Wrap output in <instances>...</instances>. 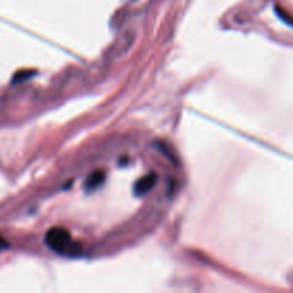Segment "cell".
Here are the masks:
<instances>
[{
  "mask_svg": "<svg viewBox=\"0 0 293 293\" xmlns=\"http://www.w3.org/2000/svg\"><path fill=\"white\" fill-rule=\"evenodd\" d=\"M104 178H106V173H104V171H95L93 173H90L85 183L86 190L97 189V188H99V186H100V185L104 182Z\"/></svg>",
  "mask_w": 293,
  "mask_h": 293,
  "instance_id": "3",
  "label": "cell"
},
{
  "mask_svg": "<svg viewBox=\"0 0 293 293\" xmlns=\"http://www.w3.org/2000/svg\"><path fill=\"white\" fill-rule=\"evenodd\" d=\"M46 245L57 253H67L72 249V237L63 227H52L46 233Z\"/></svg>",
  "mask_w": 293,
  "mask_h": 293,
  "instance_id": "1",
  "label": "cell"
},
{
  "mask_svg": "<svg viewBox=\"0 0 293 293\" xmlns=\"http://www.w3.org/2000/svg\"><path fill=\"white\" fill-rule=\"evenodd\" d=\"M8 242H6V240H5V239H3V237L0 236V249H6V247H8Z\"/></svg>",
  "mask_w": 293,
  "mask_h": 293,
  "instance_id": "4",
  "label": "cell"
},
{
  "mask_svg": "<svg viewBox=\"0 0 293 293\" xmlns=\"http://www.w3.org/2000/svg\"><path fill=\"white\" fill-rule=\"evenodd\" d=\"M156 175L155 173H149V175H146V176H143L142 179L137 180V183L134 185V193L136 195H144L146 192H149V190L155 186V183H156Z\"/></svg>",
  "mask_w": 293,
  "mask_h": 293,
  "instance_id": "2",
  "label": "cell"
}]
</instances>
